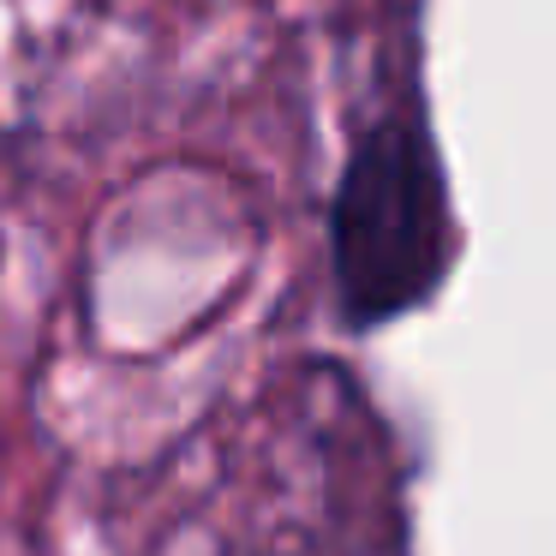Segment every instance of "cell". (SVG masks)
<instances>
[{"label": "cell", "mask_w": 556, "mask_h": 556, "mask_svg": "<svg viewBox=\"0 0 556 556\" xmlns=\"http://www.w3.org/2000/svg\"><path fill=\"white\" fill-rule=\"evenodd\" d=\"M329 269L353 329L407 317L448 269V192L419 121H377L329 204Z\"/></svg>", "instance_id": "1"}]
</instances>
